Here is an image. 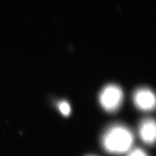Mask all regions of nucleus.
I'll use <instances>...</instances> for the list:
<instances>
[{
  "label": "nucleus",
  "instance_id": "obj_3",
  "mask_svg": "<svg viewBox=\"0 0 156 156\" xmlns=\"http://www.w3.org/2000/svg\"><path fill=\"white\" fill-rule=\"evenodd\" d=\"M133 100L138 109L144 111H152L155 107V96L152 90L148 88L136 89L133 95Z\"/></svg>",
  "mask_w": 156,
  "mask_h": 156
},
{
  "label": "nucleus",
  "instance_id": "obj_5",
  "mask_svg": "<svg viewBox=\"0 0 156 156\" xmlns=\"http://www.w3.org/2000/svg\"><path fill=\"white\" fill-rule=\"evenodd\" d=\"M58 108L61 113L65 116L69 115L71 112L70 106L66 101H61L59 103H58Z\"/></svg>",
  "mask_w": 156,
  "mask_h": 156
},
{
  "label": "nucleus",
  "instance_id": "obj_2",
  "mask_svg": "<svg viewBox=\"0 0 156 156\" xmlns=\"http://www.w3.org/2000/svg\"><path fill=\"white\" fill-rule=\"evenodd\" d=\"M124 100V93L121 88L115 84L106 85L100 93L99 101L103 109L109 113L118 110Z\"/></svg>",
  "mask_w": 156,
  "mask_h": 156
},
{
  "label": "nucleus",
  "instance_id": "obj_6",
  "mask_svg": "<svg viewBox=\"0 0 156 156\" xmlns=\"http://www.w3.org/2000/svg\"><path fill=\"white\" fill-rule=\"evenodd\" d=\"M127 156H148L144 151L139 148H136L133 150H130Z\"/></svg>",
  "mask_w": 156,
  "mask_h": 156
},
{
  "label": "nucleus",
  "instance_id": "obj_4",
  "mask_svg": "<svg viewBox=\"0 0 156 156\" xmlns=\"http://www.w3.org/2000/svg\"><path fill=\"white\" fill-rule=\"evenodd\" d=\"M155 122L153 119H145L139 125V133L143 142L147 144H154L156 135Z\"/></svg>",
  "mask_w": 156,
  "mask_h": 156
},
{
  "label": "nucleus",
  "instance_id": "obj_1",
  "mask_svg": "<svg viewBox=\"0 0 156 156\" xmlns=\"http://www.w3.org/2000/svg\"><path fill=\"white\" fill-rule=\"evenodd\" d=\"M101 142L107 152L115 155L123 154L131 149L134 136L128 127L119 124H114L105 130Z\"/></svg>",
  "mask_w": 156,
  "mask_h": 156
}]
</instances>
